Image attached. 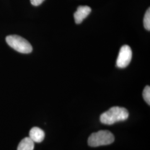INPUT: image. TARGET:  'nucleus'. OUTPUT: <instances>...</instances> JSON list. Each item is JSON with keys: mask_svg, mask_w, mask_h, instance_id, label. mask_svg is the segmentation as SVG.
<instances>
[{"mask_svg": "<svg viewBox=\"0 0 150 150\" xmlns=\"http://www.w3.org/2000/svg\"><path fill=\"white\" fill-rule=\"evenodd\" d=\"M129 116V111L124 107L114 106L110 108L100 116V121L102 123L111 125L114 123L124 121Z\"/></svg>", "mask_w": 150, "mask_h": 150, "instance_id": "f257e3e1", "label": "nucleus"}, {"mask_svg": "<svg viewBox=\"0 0 150 150\" xmlns=\"http://www.w3.org/2000/svg\"><path fill=\"white\" fill-rule=\"evenodd\" d=\"M114 141L115 137L110 131L101 130L94 132L90 136L88 144L91 147H98L111 144Z\"/></svg>", "mask_w": 150, "mask_h": 150, "instance_id": "f03ea898", "label": "nucleus"}, {"mask_svg": "<svg viewBox=\"0 0 150 150\" xmlns=\"http://www.w3.org/2000/svg\"><path fill=\"white\" fill-rule=\"evenodd\" d=\"M7 44L16 51L22 54H30L32 52V47L26 39L18 35H9L6 38Z\"/></svg>", "mask_w": 150, "mask_h": 150, "instance_id": "7ed1b4c3", "label": "nucleus"}, {"mask_svg": "<svg viewBox=\"0 0 150 150\" xmlns=\"http://www.w3.org/2000/svg\"><path fill=\"white\" fill-rule=\"evenodd\" d=\"M132 50L128 45H123L120 48L118 57L116 61V66L118 68L126 67L130 63L132 59Z\"/></svg>", "mask_w": 150, "mask_h": 150, "instance_id": "20e7f679", "label": "nucleus"}, {"mask_svg": "<svg viewBox=\"0 0 150 150\" xmlns=\"http://www.w3.org/2000/svg\"><path fill=\"white\" fill-rule=\"evenodd\" d=\"M91 8L87 6H80L74 13L75 22L80 24L91 13Z\"/></svg>", "mask_w": 150, "mask_h": 150, "instance_id": "39448f33", "label": "nucleus"}, {"mask_svg": "<svg viewBox=\"0 0 150 150\" xmlns=\"http://www.w3.org/2000/svg\"><path fill=\"white\" fill-rule=\"evenodd\" d=\"M29 136V137L34 142L40 143L45 139V134L42 129L37 127H34L31 129Z\"/></svg>", "mask_w": 150, "mask_h": 150, "instance_id": "423d86ee", "label": "nucleus"}, {"mask_svg": "<svg viewBox=\"0 0 150 150\" xmlns=\"http://www.w3.org/2000/svg\"><path fill=\"white\" fill-rule=\"evenodd\" d=\"M34 142L29 137L24 138L20 142L17 150H33Z\"/></svg>", "mask_w": 150, "mask_h": 150, "instance_id": "0eeeda50", "label": "nucleus"}, {"mask_svg": "<svg viewBox=\"0 0 150 150\" xmlns=\"http://www.w3.org/2000/svg\"><path fill=\"white\" fill-rule=\"evenodd\" d=\"M144 25L145 28L148 30H150V9L149 8V9L147 10L145 13V17L144 18Z\"/></svg>", "mask_w": 150, "mask_h": 150, "instance_id": "6e6552de", "label": "nucleus"}, {"mask_svg": "<svg viewBox=\"0 0 150 150\" xmlns=\"http://www.w3.org/2000/svg\"><path fill=\"white\" fill-rule=\"evenodd\" d=\"M143 97L146 103L150 105V87L149 86L145 87L143 91Z\"/></svg>", "mask_w": 150, "mask_h": 150, "instance_id": "1a4fd4ad", "label": "nucleus"}, {"mask_svg": "<svg viewBox=\"0 0 150 150\" xmlns=\"http://www.w3.org/2000/svg\"><path fill=\"white\" fill-rule=\"evenodd\" d=\"M45 0H30L32 5L38 6L41 5Z\"/></svg>", "mask_w": 150, "mask_h": 150, "instance_id": "9d476101", "label": "nucleus"}]
</instances>
